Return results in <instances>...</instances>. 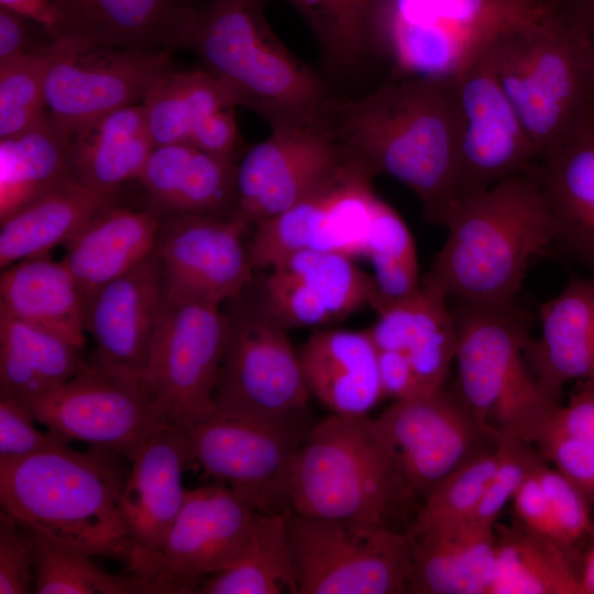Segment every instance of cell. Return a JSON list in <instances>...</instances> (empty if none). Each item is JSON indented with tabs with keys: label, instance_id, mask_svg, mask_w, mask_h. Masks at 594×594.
Wrapping results in <instances>:
<instances>
[{
	"label": "cell",
	"instance_id": "obj_1",
	"mask_svg": "<svg viewBox=\"0 0 594 594\" xmlns=\"http://www.w3.org/2000/svg\"><path fill=\"white\" fill-rule=\"evenodd\" d=\"M322 121L344 154L389 176L442 224L458 200L459 112L452 78L384 80L360 95L334 94Z\"/></svg>",
	"mask_w": 594,
	"mask_h": 594
},
{
	"label": "cell",
	"instance_id": "obj_2",
	"mask_svg": "<svg viewBox=\"0 0 594 594\" xmlns=\"http://www.w3.org/2000/svg\"><path fill=\"white\" fill-rule=\"evenodd\" d=\"M446 241L421 285L447 299L512 306L531 258L556 239L531 172L458 200L442 221Z\"/></svg>",
	"mask_w": 594,
	"mask_h": 594
},
{
	"label": "cell",
	"instance_id": "obj_3",
	"mask_svg": "<svg viewBox=\"0 0 594 594\" xmlns=\"http://www.w3.org/2000/svg\"><path fill=\"white\" fill-rule=\"evenodd\" d=\"M263 0L198 3L189 50L270 129L319 120L336 94L271 28Z\"/></svg>",
	"mask_w": 594,
	"mask_h": 594
},
{
	"label": "cell",
	"instance_id": "obj_4",
	"mask_svg": "<svg viewBox=\"0 0 594 594\" xmlns=\"http://www.w3.org/2000/svg\"><path fill=\"white\" fill-rule=\"evenodd\" d=\"M106 454L66 446L0 462L1 509L58 544L128 562L124 482Z\"/></svg>",
	"mask_w": 594,
	"mask_h": 594
},
{
	"label": "cell",
	"instance_id": "obj_5",
	"mask_svg": "<svg viewBox=\"0 0 594 594\" xmlns=\"http://www.w3.org/2000/svg\"><path fill=\"white\" fill-rule=\"evenodd\" d=\"M491 50L540 160L594 123L593 38L550 3L498 35Z\"/></svg>",
	"mask_w": 594,
	"mask_h": 594
},
{
	"label": "cell",
	"instance_id": "obj_6",
	"mask_svg": "<svg viewBox=\"0 0 594 594\" xmlns=\"http://www.w3.org/2000/svg\"><path fill=\"white\" fill-rule=\"evenodd\" d=\"M458 300L460 400L491 440L535 444L560 403L527 367L526 331L512 306Z\"/></svg>",
	"mask_w": 594,
	"mask_h": 594
},
{
	"label": "cell",
	"instance_id": "obj_7",
	"mask_svg": "<svg viewBox=\"0 0 594 594\" xmlns=\"http://www.w3.org/2000/svg\"><path fill=\"white\" fill-rule=\"evenodd\" d=\"M292 512L389 526L413 498L371 418L332 414L309 430L290 475Z\"/></svg>",
	"mask_w": 594,
	"mask_h": 594
},
{
	"label": "cell",
	"instance_id": "obj_8",
	"mask_svg": "<svg viewBox=\"0 0 594 594\" xmlns=\"http://www.w3.org/2000/svg\"><path fill=\"white\" fill-rule=\"evenodd\" d=\"M539 12H522L510 0H372L371 59L386 67L384 80L452 78L498 35Z\"/></svg>",
	"mask_w": 594,
	"mask_h": 594
},
{
	"label": "cell",
	"instance_id": "obj_9",
	"mask_svg": "<svg viewBox=\"0 0 594 594\" xmlns=\"http://www.w3.org/2000/svg\"><path fill=\"white\" fill-rule=\"evenodd\" d=\"M286 521L297 594L409 593L413 546L407 534L294 512Z\"/></svg>",
	"mask_w": 594,
	"mask_h": 594
},
{
	"label": "cell",
	"instance_id": "obj_10",
	"mask_svg": "<svg viewBox=\"0 0 594 594\" xmlns=\"http://www.w3.org/2000/svg\"><path fill=\"white\" fill-rule=\"evenodd\" d=\"M173 52L105 46L68 35L53 38L45 79L50 119L70 139L105 114L142 103L178 68Z\"/></svg>",
	"mask_w": 594,
	"mask_h": 594
},
{
	"label": "cell",
	"instance_id": "obj_11",
	"mask_svg": "<svg viewBox=\"0 0 594 594\" xmlns=\"http://www.w3.org/2000/svg\"><path fill=\"white\" fill-rule=\"evenodd\" d=\"M227 304L216 409L275 420L299 418L310 392L287 329L243 293Z\"/></svg>",
	"mask_w": 594,
	"mask_h": 594
},
{
	"label": "cell",
	"instance_id": "obj_12",
	"mask_svg": "<svg viewBox=\"0 0 594 594\" xmlns=\"http://www.w3.org/2000/svg\"><path fill=\"white\" fill-rule=\"evenodd\" d=\"M227 337L220 306L164 296L141 377L162 421L187 429L215 411Z\"/></svg>",
	"mask_w": 594,
	"mask_h": 594
},
{
	"label": "cell",
	"instance_id": "obj_13",
	"mask_svg": "<svg viewBox=\"0 0 594 594\" xmlns=\"http://www.w3.org/2000/svg\"><path fill=\"white\" fill-rule=\"evenodd\" d=\"M299 421L215 409L186 431L194 463L206 476L229 486L262 514L287 515L294 460L311 429Z\"/></svg>",
	"mask_w": 594,
	"mask_h": 594
},
{
	"label": "cell",
	"instance_id": "obj_14",
	"mask_svg": "<svg viewBox=\"0 0 594 594\" xmlns=\"http://www.w3.org/2000/svg\"><path fill=\"white\" fill-rule=\"evenodd\" d=\"M258 514L222 483L187 490L163 547L152 554L132 557L128 569L161 594L195 593L204 580L234 565L249 552Z\"/></svg>",
	"mask_w": 594,
	"mask_h": 594
},
{
	"label": "cell",
	"instance_id": "obj_15",
	"mask_svg": "<svg viewBox=\"0 0 594 594\" xmlns=\"http://www.w3.org/2000/svg\"><path fill=\"white\" fill-rule=\"evenodd\" d=\"M21 403L36 422L67 442L81 441L129 459L163 422L140 376L97 363H87L68 381Z\"/></svg>",
	"mask_w": 594,
	"mask_h": 594
},
{
	"label": "cell",
	"instance_id": "obj_16",
	"mask_svg": "<svg viewBox=\"0 0 594 594\" xmlns=\"http://www.w3.org/2000/svg\"><path fill=\"white\" fill-rule=\"evenodd\" d=\"M373 178L362 164L348 157L333 176L307 197L253 226L249 252L254 270H266L298 251L364 256L381 200Z\"/></svg>",
	"mask_w": 594,
	"mask_h": 594
},
{
	"label": "cell",
	"instance_id": "obj_17",
	"mask_svg": "<svg viewBox=\"0 0 594 594\" xmlns=\"http://www.w3.org/2000/svg\"><path fill=\"white\" fill-rule=\"evenodd\" d=\"M491 45L453 77L460 123L458 200L529 173L540 160L498 79Z\"/></svg>",
	"mask_w": 594,
	"mask_h": 594
},
{
	"label": "cell",
	"instance_id": "obj_18",
	"mask_svg": "<svg viewBox=\"0 0 594 594\" xmlns=\"http://www.w3.org/2000/svg\"><path fill=\"white\" fill-rule=\"evenodd\" d=\"M346 158L322 119L270 129L237 162L233 216L253 228L307 197Z\"/></svg>",
	"mask_w": 594,
	"mask_h": 594
},
{
	"label": "cell",
	"instance_id": "obj_19",
	"mask_svg": "<svg viewBox=\"0 0 594 594\" xmlns=\"http://www.w3.org/2000/svg\"><path fill=\"white\" fill-rule=\"evenodd\" d=\"M249 230L234 216L163 218L154 252L165 296L179 302L221 306L241 295L255 272L244 242Z\"/></svg>",
	"mask_w": 594,
	"mask_h": 594
},
{
	"label": "cell",
	"instance_id": "obj_20",
	"mask_svg": "<svg viewBox=\"0 0 594 594\" xmlns=\"http://www.w3.org/2000/svg\"><path fill=\"white\" fill-rule=\"evenodd\" d=\"M371 422L413 496H425L479 452L474 450L479 438L487 437L462 402L443 387L413 399L395 400Z\"/></svg>",
	"mask_w": 594,
	"mask_h": 594
},
{
	"label": "cell",
	"instance_id": "obj_21",
	"mask_svg": "<svg viewBox=\"0 0 594 594\" xmlns=\"http://www.w3.org/2000/svg\"><path fill=\"white\" fill-rule=\"evenodd\" d=\"M266 270L255 299L286 329L342 319L370 305L374 294L373 276L338 253L298 251Z\"/></svg>",
	"mask_w": 594,
	"mask_h": 594
},
{
	"label": "cell",
	"instance_id": "obj_22",
	"mask_svg": "<svg viewBox=\"0 0 594 594\" xmlns=\"http://www.w3.org/2000/svg\"><path fill=\"white\" fill-rule=\"evenodd\" d=\"M120 510L132 542V557L157 552L185 502V470L194 464L186 429L161 422L130 458ZM128 563V562H127Z\"/></svg>",
	"mask_w": 594,
	"mask_h": 594
},
{
	"label": "cell",
	"instance_id": "obj_23",
	"mask_svg": "<svg viewBox=\"0 0 594 594\" xmlns=\"http://www.w3.org/2000/svg\"><path fill=\"white\" fill-rule=\"evenodd\" d=\"M165 290L155 252L108 282L85 302V331L95 363L142 377Z\"/></svg>",
	"mask_w": 594,
	"mask_h": 594
},
{
	"label": "cell",
	"instance_id": "obj_24",
	"mask_svg": "<svg viewBox=\"0 0 594 594\" xmlns=\"http://www.w3.org/2000/svg\"><path fill=\"white\" fill-rule=\"evenodd\" d=\"M58 36L125 48H189L198 3L180 0H51ZM56 37V38H57Z\"/></svg>",
	"mask_w": 594,
	"mask_h": 594
},
{
	"label": "cell",
	"instance_id": "obj_25",
	"mask_svg": "<svg viewBox=\"0 0 594 594\" xmlns=\"http://www.w3.org/2000/svg\"><path fill=\"white\" fill-rule=\"evenodd\" d=\"M237 162L190 143L155 146L138 178L145 208L161 219L191 213L232 217Z\"/></svg>",
	"mask_w": 594,
	"mask_h": 594
},
{
	"label": "cell",
	"instance_id": "obj_26",
	"mask_svg": "<svg viewBox=\"0 0 594 594\" xmlns=\"http://www.w3.org/2000/svg\"><path fill=\"white\" fill-rule=\"evenodd\" d=\"M299 356L310 394L333 414L366 416L385 396L369 330L318 329Z\"/></svg>",
	"mask_w": 594,
	"mask_h": 594
},
{
	"label": "cell",
	"instance_id": "obj_27",
	"mask_svg": "<svg viewBox=\"0 0 594 594\" xmlns=\"http://www.w3.org/2000/svg\"><path fill=\"white\" fill-rule=\"evenodd\" d=\"M162 219L147 208L111 202L94 213L65 243L62 262L86 299L155 250Z\"/></svg>",
	"mask_w": 594,
	"mask_h": 594
},
{
	"label": "cell",
	"instance_id": "obj_28",
	"mask_svg": "<svg viewBox=\"0 0 594 594\" xmlns=\"http://www.w3.org/2000/svg\"><path fill=\"white\" fill-rule=\"evenodd\" d=\"M540 336L526 358L539 383L559 397L572 381L594 378V283L572 278L539 310Z\"/></svg>",
	"mask_w": 594,
	"mask_h": 594
},
{
	"label": "cell",
	"instance_id": "obj_29",
	"mask_svg": "<svg viewBox=\"0 0 594 594\" xmlns=\"http://www.w3.org/2000/svg\"><path fill=\"white\" fill-rule=\"evenodd\" d=\"M447 301L421 285L410 297L378 311L367 329L378 349L406 355L426 394L443 387L455 360L458 334Z\"/></svg>",
	"mask_w": 594,
	"mask_h": 594
},
{
	"label": "cell",
	"instance_id": "obj_30",
	"mask_svg": "<svg viewBox=\"0 0 594 594\" xmlns=\"http://www.w3.org/2000/svg\"><path fill=\"white\" fill-rule=\"evenodd\" d=\"M550 210L560 242L594 270V123L531 170Z\"/></svg>",
	"mask_w": 594,
	"mask_h": 594
},
{
	"label": "cell",
	"instance_id": "obj_31",
	"mask_svg": "<svg viewBox=\"0 0 594 594\" xmlns=\"http://www.w3.org/2000/svg\"><path fill=\"white\" fill-rule=\"evenodd\" d=\"M0 296V308L14 318L84 349L85 297L62 261L46 253L10 265L1 272Z\"/></svg>",
	"mask_w": 594,
	"mask_h": 594
},
{
	"label": "cell",
	"instance_id": "obj_32",
	"mask_svg": "<svg viewBox=\"0 0 594 594\" xmlns=\"http://www.w3.org/2000/svg\"><path fill=\"white\" fill-rule=\"evenodd\" d=\"M409 539V593L487 594L495 562V529L465 520Z\"/></svg>",
	"mask_w": 594,
	"mask_h": 594
},
{
	"label": "cell",
	"instance_id": "obj_33",
	"mask_svg": "<svg viewBox=\"0 0 594 594\" xmlns=\"http://www.w3.org/2000/svg\"><path fill=\"white\" fill-rule=\"evenodd\" d=\"M154 147L142 103L114 110L70 136L72 177L113 197L123 184L138 180Z\"/></svg>",
	"mask_w": 594,
	"mask_h": 594
},
{
	"label": "cell",
	"instance_id": "obj_34",
	"mask_svg": "<svg viewBox=\"0 0 594 594\" xmlns=\"http://www.w3.org/2000/svg\"><path fill=\"white\" fill-rule=\"evenodd\" d=\"M81 350L0 308V398L33 399L76 375Z\"/></svg>",
	"mask_w": 594,
	"mask_h": 594
},
{
	"label": "cell",
	"instance_id": "obj_35",
	"mask_svg": "<svg viewBox=\"0 0 594 594\" xmlns=\"http://www.w3.org/2000/svg\"><path fill=\"white\" fill-rule=\"evenodd\" d=\"M112 199L72 178L32 201L0 222V268L64 244Z\"/></svg>",
	"mask_w": 594,
	"mask_h": 594
},
{
	"label": "cell",
	"instance_id": "obj_36",
	"mask_svg": "<svg viewBox=\"0 0 594 594\" xmlns=\"http://www.w3.org/2000/svg\"><path fill=\"white\" fill-rule=\"evenodd\" d=\"M69 138L47 116L0 139V222L72 179Z\"/></svg>",
	"mask_w": 594,
	"mask_h": 594
},
{
	"label": "cell",
	"instance_id": "obj_37",
	"mask_svg": "<svg viewBox=\"0 0 594 594\" xmlns=\"http://www.w3.org/2000/svg\"><path fill=\"white\" fill-rule=\"evenodd\" d=\"M496 531L487 594H582L570 551L524 526Z\"/></svg>",
	"mask_w": 594,
	"mask_h": 594
},
{
	"label": "cell",
	"instance_id": "obj_38",
	"mask_svg": "<svg viewBox=\"0 0 594 594\" xmlns=\"http://www.w3.org/2000/svg\"><path fill=\"white\" fill-rule=\"evenodd\" d=\"M284 1L312 32L320 52V72L334 92L349 95V88L356 86L372 64L366 38L372 0Z\"/></svg>",
	"mask_w": 594,
	"mask_h": 594
},
{
	"label": "cell",
	"instance_id": "obj_39",
	"mask_svg": "<svg viewBox=\"0 0 594 594\" xmlns=\"http://www.w3.org/2000/svg\"><path fill=\"white\" fill-rule=\"evenodd\" d=\"M142 105L154 146L189 143L215 114L239 107L230 89L205 68H177L150 91Z\"/></svg>",
	"mask_w": 594,
	"mask_h": 594
},
{
	"label": "cell",
	"instance_id": "obj_40",
	"mask_svg": "<svg viewBox=\"0 0 594 594\" xmlns=\"http://www.w3.org/2000/svg\"><path fill=\"white\" fill-rule=\"evenodd\" d=\"M287 515L260 513L249 552L234 565L204 580L195 593L297 594Z\"/></svg>",
	"mask_w": 594,
	"mask_h": 594
},
{
	"label": "cell",
	"instance_id": "obj_41",
	"mask_svg": "<svg viewBox=\"0 0 594 594\" xmlns=\"http://www.w3.org/2000/svg\"><path fill=\"white\" fill-rule=\"evenodd\" d=\"M581 383L557 408L535 446L594 505V378Z\"/></svg>",
	"mask_w": 594,
	"mask_h": 594
},
{
	"label": "cell",
	"instance_id": "obj_42",
	"mask_svg": "<svg viewBox=\"0 0 594 594\" xmlns=\"http://www.w3.org/2000/svg\"><path fill=\"white\" fill-rule=\"evenodd\" d=\"M364 257L370 260L374 271L370 306L376 312L420 289L414 238L403 218L383 199L372 221Z\"/></svg>",
	"mask_w": 594,
	"mask_h": 594
},
{
	"label": "cell",
	"instance_id": "obj_43",
	"mask_svg": "<svg viewBox=\"0 0 594 594\" xmlns=\"http://www.w3.org/2000/svg\"><path fill=\"white\" fill-rule=\"evenodd\" d=\"M31 532L36 594H161L155 585L133 573H110L96 564L91 556Z\"/></svg>",
	"mask_w": 594,
	"mask_h": 594
},
{
	"label": "cell",
	"instance_id": "obj_44",
	"mask_svg": "<svg viewBox=\"0 0 594 594\" xmlns=\"http://www.w3.org/2000/svg\"><path fill=\"white\" fill-rule=\"evenodd\" d=\"M499 448L479 451L453 470L426 495L407 536L469 520L499 460Z\"/></svg>",
	"mask_w": 594,
	"mask_h": 594
},
{
	"label": "cell",
	"instance_id": "obj_45",
	"mask_svg": "<svg viewBox=\"0 0 594 594\" xmlns=\"http://www.w3.org/2000/svg\"><path fill=\"white\" fill-rule=\"evenodd\" d=\"M48 64L50 50L0 63V139L18 134L47 116Z\"/></svg>",
	"mask_w": 594,
	"mask_h": 594
},
{
	"label": "cell",
	"instance_id": "obj_46",
	"mask_svg": "<svg viewBox=\"0 0 594 594\" xmlns=\"http://www.w3.org/2000/svg\"><path fill=\"white\" fill-rule=\"evenodd\" d=\"M498 463L490 476L470 521L481 528L495 529L497 518L525 479L543 460L536 446L518 440L496 441Z\"/></svg>",
	"mask_w": 594,
	"mask_h": 594
},
{
	"label": "cell",
	"instance_id": "obj_47",
	"mask_svg": "<svg viewBox=\"0 0 594 594\" xmlns=\"http://www.w3.org/2000/svg\"><path fill=\"white\" fill-rule=\"evenodd\" d=\"M537 474L550 503L563 547L571 551L594 531L591 516L593 505L573 482L554 466L544 464V460L537 466Z\"/></svg>",
	"mask_w": 594,
	"mask_h": 594
},
{
	"label": "cell",
	"instance_id": "obj_48",
	"mask_svg": "<svg viewBox=\"0 0 594 594\" xmlns=\"http://www.w3.org/2000/svg\"><path fill=\"white\" fill-rule=\"evenodd\" d=\"M33 536L7 512H0V594L34 593Z\"/></svg>",
	"mask_w": 594,
	"mask_h": 594
},
{
	"label": "cell",
	"instance_id": "obj_49",
	"mask_svg": "<svg viewBox=\"0 0 594 594\" xmlns=\"http://www.w3.org/2000/svg\"><path fill=\"white\" fill-rule=\"evenodd\" d=\"M26 407L13 398H0V462L69 446L47 430L41 431Z\"/></svg>",
	"mask_w": 594,
	"mask_h": 594
},
{
	"label": "cell",
	"instance_id": "obj_50",
	"mask_svg": "<svg viewBox=\"0 0 594 594\" xmlns=\"http://www.w3.org/2000/svg\"><path fill=\"white\" fill-rule=\"evenodd\" d=\"M53 38L34 20L0 7V63L23 55L45 53Z\"/></svg>",
	"mask_w": 594,
	"mask_h": 594
},
{
	"label": "cell",
	"instance_id": "obj_51",
	"mask_svg": "<svg viewBox=\"0 0 594 594\" xmlns=\"http://www.w3.org/2000/svg\"><path fill=\"white\" fill-rule=\"evenodd\" d=\"M537 466L515 493L513 497L514 508L525 528L547 537L563 547L559 527L537 474Z\"/></svg>",
	"mask_w": 594,
	"mask_h": 594
},
{
	"label": "cell",
	"instance_id": "obj_52",
	"mask_svg": "<svg viewBox=\"0 0 594 594\" xmlns=\"http://www.w3.org/2000/svg\"><path fill=\"white\" fill-rule=\"evenodd\" d=\"M378 372L385 396L407 400L427 395L411 363L402 352L378 349Z\"/></svg>",
	"mask_w": 594,
	"mask_h": 594
},
{
	"label": "cell",
	"instance_id": "obj_53",
	"mask_svg": "<svg viewBox=\"0 0 594 594\" xmlns=\"http://www.w3.org/2000/svg\"><path fill=\"white\" fill-rule=\"evenodd\" d=\"M550 4L566 23L594 37V0H550Z\"/></svg>",
	"mask_w": 594,
	"mask_h": 594
},
{
	"label": "cell",
	"instance_id": "obj_54",
	"mask_svg": "<svg viewBox=\"0 0 594 594\" xmlns=\"http://www.w3.org/2000/svg\"><path fill=\"white\" fill-rule=\"evenodd\" d=\"M0 7L19 12L37 22L52 38L58 36V24L51 0H0Z\"/></svg>",
	"mask_w": 594,
	"mask_h": 594
},
{
	"label": "cell",
	"instance_id": "obj_55",
	"mask_svg": "<svg viewBox=\"0 0 594 594\" xmlns=\"http://www.w3.org/2000/svg\"><path fill=\"white\" fill-rule=\"evenodd\" d=\"M512 3L519 10L526 13H537L550 0H510Z\"/></svg>",
	"mask_w": 594,
	"mask_h": 594
},
{
	"label": "cell",
	"instance_id": "obj_56",
	"mask_svg": "<svg viewBox=\"0 0 594 594\" xmlns=\"http://www.w3.org/2000/svg\"><path fill=\"white\" fill-rule=\"evenodd\" d=\"M180 1L188 2V3H197V2H199V0H180Z\"/></svg>",
	"mask_w": 594,
	"mask_h": 594
},
{
	"label": "cell",
	"instance_id": "obj_57",
	"mask_svg": "<svg viewBox=\"0 0 594 594\" xmlns=\"http://www.w3.org/2000/svg\"><path fill=\"white\" fill-rule=\"evenodd\" d=\"M592 38H593V42H594V37H592Z\"/></svg>",
	"mask_w": 594,
	"mask_h": 594
}]
</instances>
